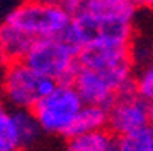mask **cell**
<instances>
[{
    "mask_svg": "<svg viewBox=\"0 0 153 151\" xmlns=\"http://www.w3.org/2000/svg\"><path fill=\"white\" fill-rule=\"evenodd\" d=\"M137 13L131 0H80L72 13V23L60 37L76 50L93 40L131 43Z\"/></svg>",
    "mask_w": 153,
    "mask_h": 151,
    "instance_id": "1",
    "label": "cell"
},
{
    "mask_svg": "<svg viewBox=\"0 0 153 151\" xmlns=\"http://www.w3.org/2000/svg\"><path fill=\"white\" fill-rule=\"evenodd\" d=\"M107 126H108V110L107 108L93 106V105H83V108L78 113L75 123H73L72 130L68 133V138L102 131V130H107Z\"/></svg>",
    "mask_w": 153,
    "mask_h": 151,
    "instance_id": "11",
    "label": "cell"
},
{
    "mask_svg": "<svg viewBox=\"0 0 153 151\" xmlns=\"http://www.w3.org/2000/svg\"><path fill=\"white\" fill-rule=\"evenodd\" d=\"M0 96H2V85H0Z\"/></svg>",
    "mask_w": 153,
    "mask_h": 151,
    "instance_id": "20",
    "label": "cell"
},
{
    "mask_svg": "<svg viewBox=\"0 0 153 151\" xmlns=\"http://www.w3.org/2000/svg\"><path fill=\"white\" fill-rule=\"evenodd\" d=\"M118 138L108 130L72 136L65 141L63 151H117Z\"/></svg>",
    "mask_w": 153,
    "mask_h": 151,
    "instance_id": "10",
    "label": "cell"
},
{
    "mask_svg": "<svg viewBox=\"0 0 153 151\" xmlns=\"http://www.w3.org/2000/svg\"><path fill=\"white\" fill-rule=\"evenodd\" d=\"M4 22L17 27L38 42L63 35L72 23V17L63 8L47 0H23Z\"/></svg>",
    "mask_w": 153,
    "mask_h": 151,
    "instance_id": "2",
    "label": "cell"
},
{
    "mask_svg": "<svg viewBox=\"0 0 153 151\" xmlns=\"http://www.w3.org/2000/svg\"><path fill=\"white\" fill-rule=\"evenodd\" d=\"M2 96L13 110H32L43 96L55 88V81L40 75L25 61H17L4 67L2 73Z\"/></svg>",
    "mask_w": 153,
    "mask_h": 151,
    "instance_id": "4",
    "label": "cell"
},
{
    "mask_svg": "<svg viewBox=\"0 0 153 151\" xmlns=\"http://www.w3.org/2000/svg\"><path fill=\"white\" fill-rule=\"evenodd\" d=\"M138 10H153V0H131Z\"/></svg>",
    "mask_w": 153,
    "mask_h": 151,
    "instance_id": "17",
    "label": "cell"
},
{
    "mask_svg": "<svg viewBox=\"0 0 153 151\" xmlns=\"http://www.w3.org/2000/svg\"><path fill=\"white\" fill-rule=\"evenodd\" d=\"M13 120L17 125V131H19V138H20V150L28 148L38 140V136L42 131L40 125H38L37 118L33 116L32 111L28 110H13L12 111Z\"/></svg>",
    "mask_w": 153,
    "mask_h": 151,
    "instance_id": "12",
    "label": "cell"
},
{
    "mask_svg": "<svg viewBox=\"0 0 153 151\" xmlns=\"http://www.w3.org/2000/svg\"><path fill=\"white\" fill-rule=\"evenodd\" d=\"M47 2H50V4H53V5H57V7L63 8V10L72 17L73 10L76 8V5H78L80 0H47Z\"/></svg>",
    "mask_w": 153,
    "mask_h": 151,
    "instance_id": "16",
    "label": "cell"
},
{
    "mask_svg": "<svg viewBox=\"0 0 153 151\" xmlns=\"http://www.w3.org/2000/svg\"><path fill=\"white\" fill-rule=\"evenodd\" d=\"M135 91L148 103L153 101V61L146 67L137 70L135 76Z\"/></svg>",
    "mask_w": 153,
    "mask_h": 151,
    "instance_id": "15",
    "label": "cell"
},
{
    "mask_svg": "<svg viewBox=\"0 0 153 151\" xmlns=\"http://www.w3.org/2000/svg\"><path fill=\"white\" fill-rule=\"evenodd\" d=\"M150 125L153 126V101L150 103Z\"/></svg>",
    "mask_w": 153,
    "mask_h": 151,
    "instance_id": "18",
    "label": "cell"
},
{
    "mask_svg": "<svg viewBox=\"0 0 153 151\" xmlns=\"http://www.w3.org/2000/svg\"><path fill=\"white\" fill-rule=\"evenodd\" d=\"M82 108L83 101L73 85L57 83L53 90L35 105L32 113L43 133L68 138V133Z\"/></svg>",
    "mask_w": 153,
    "mask_h": 151,
    "instance_id": "3",
    "label": "cell"
},
{
    "mask_svg": "<svg viewBox=\"0 0 153 151\" xmlns=\"http://www.w3.org/2000/svg\"><path fill=\"white\" fill-rule=\"evenodd\" d=\"M117 151H153V126L150 125L133 135L118 138Z\"/></svg>",
    "mask_w": 153,
    "mask_h": 151,
    "instance_id": "14",
    "label": "cell"
},
{
    "mask_svg": "<svg viewBox=\"0 0 153 151\" xmlns=\"http://www.w3.org/2000/svg\"><path fill=\"white\" fill-rule=\"evenodd\" d=\"M35 43L37 40L30 35L4 22L0 25V65L7 67L17 61H25Z\"/></svg>",
    "mask_w": 153,
    "mask_h": 151,
    "instance_id": "9",
    "label": "cell"
},
{
    "mask_svg": "<svg viewBox=\"0 0 153 151\" xmlns=\"http://www.w3.org/2000/svg\"><path fill=\"white\" fill-rule=\"evenodd\" d=\"M25 63L55 83H72L78 70V50L62 37L38 40Z\"/></svg>",
    "mask_w": 153,
    "mask_h": 151,
    "instance_id": "5",
    "label": "cell"
},
{
    "mask_svg": "<svg viewBox=\"0 0 153 151\" xmlns=\"http://www.w3.org/2000/svg\"><path fill=\"white\" fill-rule=\"evenodd\" d=\"M150 126V103L137 91L118 95L108 108V126L117 138L133 135Z\"/></svg>",
    "mask_w": 153,
    "mask_h": 151,
    "instance_id": "6",
    "label": "cell"
},
{
    "mask_svg": "<svg viewBox=\"0 0 153 151\" xmlns=\"http://www.w3.org/2000/svg\"><path fill=\"white\" fill-rule=\"evenodd\" d=\"M0 148L4 150H20V138L12 111L0 103Z\"/></svg>",
    "mask_w": 153,
    "mask_h": 151,
    "instance_id": "13",
    "label": "cell"
},
{
    "mask_svg": "<svg viewBox=\"0 0 153 151\" xmlns=\"http://www.w3.org/2000/svg\"><path fill=\"white\" fill-rule=\"evenodd\" d=\"M72 85L76 90L78 96L82 98L83 105L103 106L108 110L117 98V95L111 90L105 75L102 72H97V70L78 67L72 80Z\"/></svg>",
    "mask_w": 153,
    "mask_h": 151,
    "instance_id": "8",
    "label": "cell"
},
{
    "mask_svg": "<svg viewBox=\"0 0 153 151\" xmlns=\"http://www.w3.org/2000/svg\"><path fill=\"white\" fill-rule=\"evenodd\" d=\"M0 151H19V150H4V148H0Z\"/></svg>",
    "mask_w": 153,
    "mask_h": 151,
    "instance_id": "19",
    "label": "cell"
},
{
    "mask_svg": "<svg viewBox=\"0 0 153 151\" xmlns=\"http://www.w3.org/2000/svg\"><path fill=\"white\" fill-rule=\"evenodd\" d=\"M131 43L115 42V40H93L78 50V65L83 68L105 72L122 63L131 61Z\"/></svg>",
    "mask_w": 153,
    "mask_h": 151,
    "instance_id": "7",
    "label": "cell"
}]
</instances>
